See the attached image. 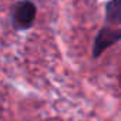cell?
Returning <instances> with one entry per match:
<instances>
[{"mask_svg":"<svg viewBox=\"0 0 121 121\" xmlns=\"http://www.w3.org/2000/svg\"><path fill=\"white\" fill-rule=\"evenodd\" d=\"M120 86H121V74H120Z\"/></svg>","mask_w":121,"mask_h":121,"instance_id":"cell-4","label":"cell"},{"mask_svg":"<svg viewBox=\"0 0 121 121\" xmlns=\"http://www.w3.org/2000/svg\"><path fill=\"white\" fill-rule=\"evenodd\" d=\"M37 16V6L31 0H20L12 9V24L16 30H29L33 27Z\"/></svg>","mask_w":121,"mask_h":121,"instance_id":"cell-1","label":"cell"},{"mask_svg":"<svg viewBox=\"0 0 121 121\" xmlns=\"http://www.w3.org/2000/svg\"><path fill=\"white\" fill-rule=\"evenodd\" d=\"M121 40V27L115 29L111 26H104L98 30L94 41H93V47H91V57L93 58H98L100 56H103V53L105 50H108L111 46L117 44Z\"/></svg>","mask_w":121,"mask_h":121,"instance_id":"cell-2","label":"cell"},{"mask_svg":"<svg viewBox=\"0 0 121 121\" xmlns=\"http://www.w3.org/2000/svg\"><path fill=\"white\" fill-rule=\"evenodd\" d=\"M105 22L110 26L121 24V0H108L104 9Z\"/></svg>","mask_w":121,"mask_h":121,"instance_id":"cell-3","label":"cell"}]
</instances>
